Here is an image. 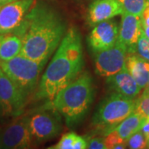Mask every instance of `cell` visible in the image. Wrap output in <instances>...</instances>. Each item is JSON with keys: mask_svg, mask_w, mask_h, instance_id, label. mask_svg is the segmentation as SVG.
I'll list each match as a JSON object with an SVG mask.
<instances>
[{"mask_svg": "<svg viewBox=\"0 0 149 149\" xmlns=\"http://www.w3.org/2000/svg\"><path fill=\"white\" fill-rule=\"evenodd\" d=\"M84 55L81 37L75 27L65 32L53 58L45 70L35 98L52 103L59 91L81 73Z\"/></svg>", "mask_w": 149, "mask_h": 149, "instance_id": "1", "label": "cell"}, {"mask_svg": "<svg viewBox=\"0 0 149 149\" xmlns=\"http://www.w3.org/2000/svg\"><path fill=\"white\" fill-rule=\"evenodd\" d=\"M22 37L21 55L46 65L65 34V23L58 13L44 4L32 8Z\"/></svg>", "mask_w": 149, "mask_h": 149, "instance_id": "2", "label": "cell"}, {"mask_svg": "<svg viewBox=\"0 0 149 149\" xmlns=\"http://www.w3.org/2000/svg\"><path fill=\"white\" fill-rule=\"evenodd\" d=\"M95 87L88 72L79 74L72 82L59 91L52 104L70 128L78 125L85 117L94 100Z\"/></svg>", "mask_w": 149, "mask_h": 149, "instance_id": "3", "label": "cell"}, {"mask_svg": "<svg viewBox=\"0 0 149 149\" xmlns=\"http://www.w3.org/2000/svg\"><path fill=\"white\" fill-rule=\"evenodd\" d=\"M134 111V99L114 92L104 99L99 104L92 122L96 128H100L104 135H105Z\"/></svg>", "mask_w": 149, "mask_h": 149, "instance_id": "4", "label": "cell"}, {"mask_svg": "<svg viewBox=\"0 0 149 149\" xmlns=\"http://www.w3.org/2000/svg\"><path fill=\"white\" fill-rule=\"evenodd\" d=\"M45 65L19 54L7 61H0L3 72L27 95L35 90Z\"/></svg>", "mask_w": 149, "mask_h": 149, "instance_id": "5", "label": "cell"}, {"mask_svg": "<svg viewBox=\"0 0 149 149\" xmlns=\"http://www.w3.org/2000/svg\"><path fill=\"white\" fill-rule=\"evenodd\" d=\"M34 0H16L0 8V35L15 34L22 38L26 31L27 16Z\"/></svg>", "mask_w": 149, "mask_h": 149, "instance_id": "6", "label": "cell"}, {"mask_svg": "<svg viewBox=\"0 0 149 149\" xmlns=\"http://www.w3.org/2000/svg\"><path fill=\"white\" fill-rule=\"evenodd\" d=\"M27 118V124L32 138L37 142H45L56 138L61 131L58 113L42 110Z\"/></svg>", "mask_w": 149, "mask_h": 149, "instance_id": "7", "label": "cell"}, {"mask_svg": "<svg viewBox=\"0 0 149 149\" xmlns=\"http://www.w3.org/2000/svg\"><path fill=\"white\" fill-rule=\"evenodd\" d=\"M27 95L4 73L0 74V106L3 115L18 117L23 112Z\"/></svg>", "mask_w": 149, "mask_h": 149, "instance_id": "8", "label": "cell"}, {"mask_svg": "<svg viewBox=\"0 0 149 149\" xmlns=\"http://www.w3.org/2000/svg\"><path fill=\"white\" fill-rule=\"evenodd\" d=\"M127 48L118 41L111 47L95 53V70L100 76L108 77L125 66Z\"/></svg>", "mask_w": 149, "mask_h": 149, "instance_id": "9", "label": "cell"}, {"mask_svg": "<svg viewBox=\"0 0 149 149\" xmlns=\"http://www.w3.org/2000/svg\"><path fill=\"white\" fill-rule=\"evenodd\" d=\"M3 148L7 149H22L31 147L32 138L27 124V118L14 120L1 134Z\"/></svg>", "mask_w": 149, "mask_h": 149, "instance_id": "10", "label": "cell"}, {"mask_svg": "<svg viewBox=\"0 0 149 149\" xmlns=\"http://www.w3.org/2000/svg\"><path fill=\"white\" fill-rule=\"evenodd\" d=\"M118 25L115 21L109 19L100 22L93 27L88 37V45L95 54L111 47L117 42Z\"/></svg>", "mask_w": 149, "mask_h": 149, "instance_id": "11", "label": "cell"}, {"mask_svg": "<svg viewBox=\"0 0 149 149\" xmlns=\"http://www.w3.org/2000/svg\"><path fill=\"white\" fill-rule=\"evenodd\" d=\"M118 27V41L127 48L128 53H136V44L143 31L140 16L123 12Z\"/></svg>", "mask_w": 149, "mask_h": 149, "instance_id": "12", "label": "cell"}, {"mask_svg": "<svg viewBox=\"0 0 149 149\" xmlns=\"http://www.w3.org/2000/svg\"><path fill=\"white\" fill-rule=\"evenodd\" d=\"M123 12L118 0H95L87 13V22L94 27L100 22L112 19Z\"/></svg>", "mask_w": 149, "mask_h": 149, "instance_id": "13", "label": "cell"}, {"mask_svg": "<svg viewBox=\"0 0 149 149\" xmlns=\"http://www.w3.org/2000/svg\"><path fill=\"white\" fill-rule=\"evenodd\" d=\"M108 86L116 93L130 99H136L142 89L135 81L133 76L124 66L116 74L108 76L106 80Z\"/></svg>", "mask_w": 149, "mask_h": 149, "instance_id": "14", "label": "cell"}, {"mask_svg": "<svg viewBox=\"0 0 149 149\" xmlns=\"http://www.w3.org/2000/svg\"><path fill=\"white\" fill-rule=\"evenodd\" d=\"M125 66L139 87L143 90L148 82L149 62L136 53H128Z\"/></svg>", "mask_w": 149, "mask_h": 149, "instance_id": "15", "label": "cell"}, {"mask_svg": "<svg viewBox=\"0 0 149 149\" xmlns=\"http://www.w3.org/2000/svg\"><path fill=\"white\" fill-rule=\"evenodd\" d=\"M22 41L15 34L1 35L0 38V61H7L21 53Z\"/></svg>", "mask_w": 149, "mask_h": 149, "instance_id": "16", "label": "cell"}, {"mask_svg": "<svg viewBox=\"0 0 149 149\" xmlns=\"http://www.w3.org/2000/svg\"><path fill=\"white\" fill-rule=\"evenodd\" d=\"M145 119L146 118L134 111L112 130H114L118 136L127 143L128 139L133 133L141 130Z\"/></svg>", "mask_w": 149, "mask_h": 149, "instance_id": "17", "label": "cell"}, {"mask_svg": "<svg viewBox=\"0 0 149 149\" xmlns=\"http://www.w3.org/2000/svg\"><path fill=\"white\" fill-rule=\"evenodd\" d=\"M122 6L123 12H126L137 16H141L145 7L146 0H118Z\"/></svg>", "mask_w": 149, "mask_h": 149, "instance_id": "18", "label": "cell"}, {"mask_svg": "<svg viewBox=\"0 0 149 149\" xmlns=\"http://www.w3.org/2000/svg\"><path fill=\"white\" fill-rule=\"evenodd\" d=\"M135 112L144 118H149V91L144 90L143 93L135 100Z\"/></svg>", "mask_w": 149, "mask_h": 149, "instance_id": "19", "label": "cell"}, {"mask_svg": "<svg viewBox=\"0 0 149 149\" xmlns=\"http://www.w3.org/2000/svg\"><path fill=\"white\" fill-rule=\"evenodd\" d=\"M136 53L149 62V39L142 31L136 44Z\"/></svg>", "mask_w": 149, "mask_h": 149, "instance_id": "20", "label": "cell"}, {"mask_svg": "<svg viewBox=\"0 0 149 149\" xmlns=\"http://www.w3.org/2000/svg\"><path fill=\"white\" fill-rule=\"evenodd\" d=\"M127 146L131 149H143L147 148V140L144 134L141 130H139L128 139Z\"/></svg>", "mask_w": 149, "mask_h": 149, "instance_id": "21", "label": "cell"}, {"mask_svg": "<svg viewBox=\"0 0 149 149\" xmlns=\"http://www.w3.org/2000/svg\"><path fill=\"white\" fill-rule=\"evenodd\" d=\"M78 135L76 133L70 132L64 134L57 143L51 147V149H73L74 140Z\"/></svg>", "mask_w": 149, "mask_h": 149, "instance_id": "22", "label": "cell"}, {"mask_svg": "<svg viewBox=\"0 0 149 149\" xmlns=\"http://www.w3.org/2000/svg\"><path fill=\"white\" fill-rule=\"evenodd\" d=\"M104 138V143L106 146L107 149L113 148L119 143H127L126 142H124L118 134L114 130H111L109 133H106Z\"/></svg>", "mask_w": 149, "mask_h": 149, "instance_id": "23", "label": "cell"}, {"mask_svg": "<svg viewBox=\"0 0 149 149\" xmlns=\"http://www.w3.org/2000/svg\"><path fill=\"white\" fill-rule=\"evenodd\" d=\"M87 148L90 149H107L104 139L103 138H93L89 139V143H87Z\"/></svg>", "mask_w": 149, "mask_h": 149, "instance_id": "24", "label": "cell"}, {"mask_svg": "<svg viewBox=\"0 0 149 149\" xmlns=\"http://www.w3.org/2000/svg\"><path fill=\"white\" fill-rule=\"evenodd\" d=\"M87 148V142L85 138L81 136H77L74 140V145H73V149H85Z\"/></svg>", "mask_w": 149, "mask_h": 149, "instance_id": "25", "label": "cell"}, {"mask_svg": "<svg viewBox=\"0 0 149 149\" xmlns=\"http://www.w3.org/2000/svg\"><path fill=\"white\" fill-rule=\"evenodd\" d=\"M140 17H141L142 25L149 27V5L147 4V6L145 7L143 12L142 15L140 16Z\"/></svg>", "mask_w": 149, "mask_h": 149, "instance_id": "26", "label": "cell"}, {"mask_svg": "<svg viewBox=\"0 0 149 149\" xmlns=\"http://www.w3.org/2000/svg\"><path fill=\"white\" fill-rule=\"evenodd\" d=\"M141 131L144 134L147 140V148H149V118H146L142 126Z\"/></svg>", "mask_w": 149, "mask_h": 149, "instance_id": "27", "label": "cell"}, {"mask_svg": "<svg viewBox=\"0 0 149 149\" xmlns=\"http://www.w3.org/2000/svg\"><path fill=\"white\" fill-rule=\"evenodd\" d=\"M142 29H143V32L145 34V36L149 39V27L142 25Z\"/></svg>", "mask_w": 149, "mask_h": 149, "instance_id": "28", "label": "cell"}, {"mask_svg": "<svg viewBox=\"0 0 149 149\" xmlns=\"http://www.w3.org/2000/svg\"><path fill=\"white\" fill-rule=\"evenodd\" d=\"M13 1H16V0H0V5H4V4H7V3L13 2Z\"/></svg>", "mask_w": 149, "mask_h": 149, "instance_id": "29", "label": "cell"}, {"mask_svg": "<svg viewBox=\"0 0 149 149\" xmlns=\"http://www.w3.org/2000/svg\"><path fill=\"white\" fill-rule=\"evenodd\" d=\"M144 90H146V91H149V79H148V85L147 86L144 88Z\"/></svg>", "mask_w": 149, "mask_h": 149, "instance_id": "30", "label": "cell"}, {"mask_svg": "<svg viewBox=\"0 0 149 149\" xmlns=\"http://www.w3.org/2000/svg\"><path fill=\"white\" fill-rule=\"evenodd\" d=\"M0 148H3V143H2V139H1V134H0Z\"/></svg>", "mask_w": 149, "mask_h": 149, "instance_id": "31", "label": "cell"}, {"mask_svg": "<svg viewBox=\"0 0 149 149\" xmlns=\"http://www.w3.org/2000/svg\"><path fill=\"white\" fill-rule=\"evenodd\" d=\"M2 115H3V111H2V109H1V106H0V118H1Z\"/></svg>", "mask_w": 149, "mask_h": 149, "instance_id": "32", "label": "cell"}, {"mask_svg": "<svg viewBox=\"0 0 149 149\" xmlns=\"http://www.w3.org/2000/svg\"><path fill=\"white\" fill-rule=\"evenodd\" d=\"M3 70H2V69H1V67H0V74H3Z\"/></svg>", "mask_w": 149, "mask_h": 149, "instance_id": "33", "label": "cell"}, {"mask_svg": "<svg viewBox=\"0 0 149 149\" xmlns=\"http://www.w3.org/2000/svg\"><path fill=\"white\" fill-rule=\"evenodd\" d=\"M146 2H147V4L149 5V0H146Z\"/></svg>", "mask_w": 149, "mask_h": 149, "instance_id": "34", "label": "cell"}, {"mask_svg": "<svg viewBox=\"0 0 149 149\" xmlns=\"http://www.w3.org/2000/svg\"><path fill=\"white\" fill-rule=\"evenodd\" d=\"M1 6H2V5H0V8H1Z\"/></svg>", "mask_w": 149, "mask_h": 149, "instance_id": "35", "label": "cell"}]
</instances>
